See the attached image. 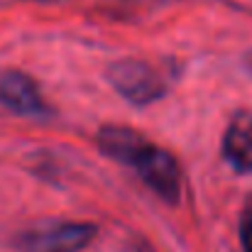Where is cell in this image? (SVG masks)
Returning <instances> with one entry per match:
<instances>
[{"label": "cell", "instance_id": "6da1fadb", "mask_svg": "<svg viewBox=\"0 0 252 252\" xmlns=\"http://www.w3.org/2000/svg\"><path fill=\"white\" fill-rule=\"evenodd\" d=\"M95 225L88 223H59L39 228L20 238L22 252H79L93 240Z\"/></svg>", "mask_w": 252, "mask_h": 252}, {"label": "cell", "instance_id": "7a4b0ae2", "mask_svg": "<svg viewBox=\"0 0 252 252\" xmlns=\"http://www.w3.org/2000/svg\"><path fill=\"white\" fill-rule=\"evenodd\" d=\"M108 79L118 93H123L137 105L152 103L164 93L162 79L155 74V69H150L142 62H115L108 71Z\"/></svg>", "mask_w": 252, "mask_h": 252}, {"label": "cell", "instance_id": "3957f363", "mask_svg": "<svg viewBox=\"0 0 252 252\" xmlns=\"http://www.w3.org/2000/svg\"><path fill=\"white\" fill-rule=\"evenodd\" d=\"M132 167L137 169V174L142 176V181L152 191H157L162 198H167L169 203H174L179 198L181 176H179V167H176V162H174V157L169 152L147 145L145 152L137 157V162Z\"/></svg>", "mask_w": 252, "mask_h": 252}, {"label": "cell", "instance_id": "277c9868", "mask_svg": "<svg viewBox=\"0 0 252 252\" xmlns=\"http://www.w3.org/2000/svg\"><path fill=\"white\" fill-rule=\"evenodd\" d=\"M223 155L238 171H252V113H238L223 137Z\"/></svg>", "mask_w": 252, "mask_h": 252}, {"label": "cell", "instance_id": "5b68a950", "mask_svg": "<svg viewBox=\"0 0 252 252\" xmlns=\"http://www.w3.org/2000/svg\"><path fill=\"white\" fill-rule=\"evenodd\" d=\"M98 142H100V150L110 157H115L118 162L123 164H135L137 157L145 152V147L150 145L142 135H137L135 130H127V127H118V125H108L100 130L98 135Z\"/></svg>", "mask_w": 252, "mask_h": 252}, {"label": "cell", "instance_id": "8992f818", "mask_svg": "<svg viewBox=\"0 0 252 252\" xmlns=\"http://www.w3.org/2000/svg\"><path fill=\"white\" fill-rule=\"evenodd\" d=\"M0 100H5L17 113L42 110V100L34 84L17 71H7L5 76H0Z\"/></svg>", "mask_w": 252, "mask_h": 252}, {"label": "cell", "instance_id": "52a82bcc", "mask_svg": "<svg viewBox=\"0 0 252 252\" xmlns=\"http://www.w3.org/2000/svg\"><path fill=\"white\" fill-rule=\"evenodd\" d=\"M240 238H243V248L245 252H252V203L245 208L243 220H240Z\"/></svg>", "mask_w": 252, "mask_h": 252}]
</instances>
